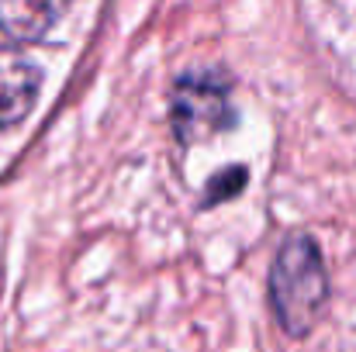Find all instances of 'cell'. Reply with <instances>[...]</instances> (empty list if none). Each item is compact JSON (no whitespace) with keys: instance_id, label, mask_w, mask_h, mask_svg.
I'll list each match as a JSON object with an SVG mask.
<instances>
[{"instance_id":"obj_1","label":"cell","mask_w":356,"mask_h":352,"mask_svg":"<svg viewBox=\"0 0 356 352\" xmlns=\"http://www.w3.org/2000/svg\"><path fill=\"white\" fill-rule=\"evenodd\" d=\"M325 294H329V280H325V266L315 242L305 235L287 238L270 273V297H273V311L280 325L291 335H305L322 315Z\"/></svg>"},{"instance_id":"obj_2","label":"cell","mask_w":356,"mask_h":352,"mask_svg":"<svg viewBox=\"0 0 356 352\" xmlns=\"http://www.w3.org/2000/svg\"><path fill=\"white\" fill-rule=\"evenodd\" d=\"M173 131L184 145L208 142L232 124V87L225 73H187L173 87Z\"/></svg>"},{"instance_id":"obj_3","label":"cell","mask_w":356,"mask_h":352,"mask_svg":"<svg viewBox=\"0 0 356 352\" xmlns=\"http://www.w3.org/2000/svg\"><path fill=\"white\" fill-rule=\"evenodd\" d=\"M42 73L17 49H0V128L17 124L38 97Z\"/></svg>"},{"instance_id":"obj_4","label":"cell","mask_w":356,"mask_h":352,"mask_svg":"<svg viewBox=\"0 0 356 352\" xmlns=\"http://www.w3.org/2000/svg\"><path fill=\"white\" fill-rule=\"evenodd\" d=\"M70 0H0V31L14 42H38Z\"/></svg>"}]
</instances>
